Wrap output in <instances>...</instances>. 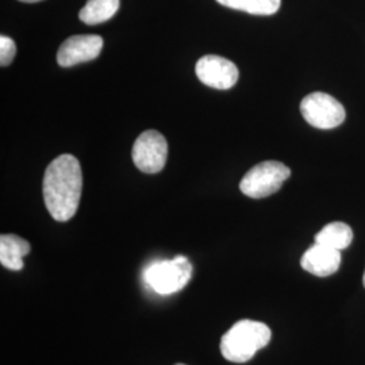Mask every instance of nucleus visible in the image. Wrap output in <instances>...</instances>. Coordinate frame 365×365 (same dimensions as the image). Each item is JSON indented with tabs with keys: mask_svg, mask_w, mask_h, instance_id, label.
Masks as SVG:
<instances>
[{
	"mask_svg": "<svg viewBox=\"0 0 365 365\" xmlns=\"http://www.w3.org/2000/svg\"><path fill=\"white\" fill-rule=\"evenodd\" d=\"M83 191V172L72 155L56 157L48 165L42 182L45 206L57 222L72 220L78 209Z\"/></svg>",
	"mask_w": 365,
	"mask_h": 365,
	"instance_id": "obj_1",
	"label": "nucleus"
},
{
	"mask_svg": "<svg viewBox=\"0 0 365 365\" xmlns=\"http://www.w3.org/2000/svg\"><path fill=\"white\" fill-rule=\"evenodd\" d=\"M272 337L271 329L262 322L241 319L221 339L222 356L232 363L244 364L265 348Z\"/></svg>",
	"mask_w": 365,
	"mask_h": 365,
	"instance_id": "obj_2",
	"label": "nucleus"
},
{
	"mask_svg": "<svg viewBox=\"0 0 365 365\" xmlns=\"http://www.w3.org/2000/svg\"><path fill=\"white\" fill-rule=\"evenodd\" d=\"M192 276V264L184 256L156 261L144 272L145 283L160 295H170L185 287Z\"/></svg>",
	"mask_w": 365,
	"mask_h": 365,
	"instance_id": "obj_3",
	"label": "nucleus"
},
{
	"mask_svg": "<svg viewBox=\"0 0 365 365\" xmlns=\"http://www.w3.org/2000/svg\"><path fill=\"white\" fill-rule=\"evenodd\" d=\"M291 170L280 161H264L248 170L240 182V190L252 199H262L276 194L288 178Z\"/></svg>",
	"mask_w": 365,
	"mask_h": 365,
	"instance_id": "obj_4",
	"label": "nucleus"
},
{
	"mask_svg": "<svg viewBox=\"0 0 365 365\" xmlns=\"http://www.w3.org/2000/svg\"><path fill=\"white\" fill-rule=\"evenodd\" d=\"M300 113L309 125L322 130L339 128L346 117L342 103L325 92L304 96L300 102Z\"/></svg>",
	"mask_w": 365,
	"mask_h": 365,
	"instance_id": "obj_5",
	"label": "nucleus"
},
{
	"mask_svg": "<svg viewBox=\"0 0 365 365\" xmlns=\"http://www.w3.org/2000/svg\"><path fill=\"white\" fill-rule=\"evenodd\" d=\"M168 158V143L156 130L144 131L133 146V161L144 173H157L165 167Z\"/></svg>",
	"mask_w": 365,
	"mask_h": 365,
	"instance_id": "obj_6",
	"label": "nucleus"
},
{
	"mask_svg": "<svg viewBox=\"0 0 365 365\" xmlns=\"http://www.w3.org/2000/svg\"><path fill=\"white\" fill-rule=\"evenodd\" d=\"M196 76L207 87L226 91L233 88L240 76L238 68L230 60L209 54L197 60Z\"/></svg>",
	"mask_w": 365,
	"mask_h": 365,
	"instance_id": "obj_7",
	"label": "nucleus"
},
{
	"mask_svg": "<svg viewBox=\"0 0 365 365\" xmlns=\"http://www.w3.org/2000/svg\"><path fill=\"white\" fill-rule=\"evenodd\" d=\"M103 38L95 34H83L66 38L57 52V63L63 68L95 60L103 49Z\"/></svg>",
	"mask_w": 365,
	"mask_h": 365,
	"instance_id": "obj_8",
	"label": "nucleus"
},
{
	"mask_svg": "<svg viewBox=\"0 0 365 365\" xmlns=\"http://www.w3.org/2000/svg\"><path fill=\"white\" fill-rule=\"evenodd\" d=\"M341 260L342 257L339 250L315 242L313 247L303 253L300 259V267L314 276L327 277L339 271Z\"/></svg>",
	"mask_w": 365,
	"mask_h": 365,
	"instance_id": "obj_9",
	"label": "nucleus"
},
{
	"mask_svg": "<svg viewBox=\"0 0 365 365\" xmlns=\"http://www.w3.org/2000/svg\"><path fill=\"white\" fill-rule=\"evenodd\" d=\"M30 244L19 235H1L0 237V262L10 271L24 268V257L30 253Z\"/></svg>",
	"mask_w": 365,
	"mask_h": 365,
	"instance_id": "obj_10",
	"label": "nucleus"
},
{
	"mask_svg": "<svg viewBox=\"0 0 365 365\" xmlns=\"http://www.w3.org/2000/svg\"><path fill=\"white\" fill-rule=\"evenodd\" d=\"M353 241V230L344 222H331L315 235V242L336 250L348 248Z\"/></svg>",
	"mask_w": 365,
	"mask_h": 365,
	"instance_id": "obj_11",
	"label": "nucleus"
},
{
	"mask_svg": "<svg viewBox=\"0 0 365 365\" xmlns=\"http://www.w3.org/2000/svg\"><path fill=\"white\" fill-rule=\"evenodd\" d=\"M119 9V0H87L78 18L83 24L95 26L111 19Z\"/></svg>",
	"mask_w": 365,
	"mask_h": 365,
	"instance_id": "obj_12",
	"label": "nucleus"
},
{
	"mask_svg": "<svg viewBox=\"0 0 365 365\" xmlns=\"http://www.w3.org/2000/svg\"><path fill=\"white\" fill-rule=\"evenodd\" d=\"M223 7L252 15H274L279 11L282 0H217Z\"/></svg>",
	"mask_w": 365,
	"mask_h": 365,
	"instance_id": "obj_13",
	"label": "nucleus"
},
{
	"mask_svg": "<svg viewBox=\"0 0 365 365\" xmlns=\"http://www.w3.org/2000/svg\"><path fill=\"white\" fill-rule=\"evenodd\" d=\"M16 54V45L13 39L6 36L0 37V66H7L13 63Z\"/></svg>",
	"mask_w": 365,
	"mask_h": 365,
	"instance_id": "obj_14",
	"label": "nucleus"
},
{
	"mask_svg": "<svg viewBox=\"0 0 365 365\" xmlns=\"http://www.w3.org/2000/svg\"><path fill=\"white\" fill-rule=\"evenodd\" d=\"M19 1H24V3H37V1H42V0H19Z\"/></svg>",
	"mask_w": 365,
	"mask_h": 365,
	"instance_id": "obj_15",
	"label": "nucleus"
},
{
	"mask_svg": "<svg viewBox=\"0 0 365 365\" xmlns=\"http://www.w3.org/2000/svg\"><path fill=\"white\" fill-rule=\"evenodd\" d=\"M363 284H364V287H365V272H364V276H363Z\"/></svg>",
	"mask_w": 365,
	"mask_h": 365,
	"instance_id": "obj_16",
	"label": "nucleus"
},
{
	"mask_svg": "<svg viewBox=\"0 0 365 365\" xmlns=\"http://www.w3.org/2000/svg\"><path fill=\"white\" fill-rule=\"evenodd\" d=\"M175 365H185V364H175Z\"/></svg>",
	"mask_w": 365,
	"mask_h": 365,
	"instance_id": "obj_17",
	"label": "nucleus"
}]
</instances>
